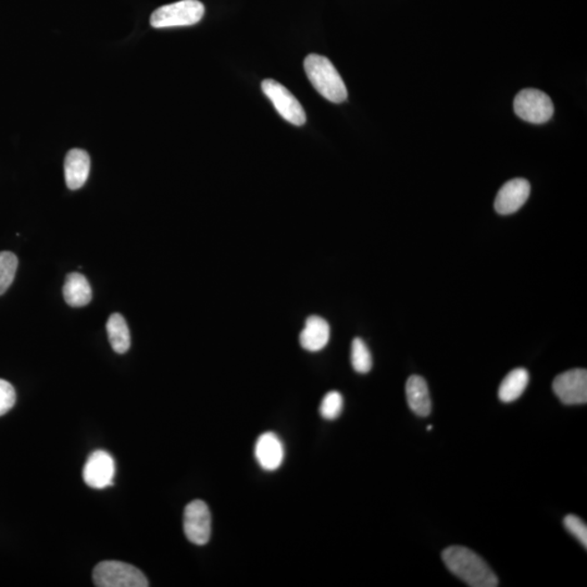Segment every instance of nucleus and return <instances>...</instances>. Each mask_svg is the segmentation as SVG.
Masks as SVG:
<instances>
[{
	"instance_id": "f257e3e1",
	"label": "nucleus",
	"mask_w": 587,
	"mask_h": 587,
	"mask_svg": "<svg viewBox=\"0 0 587 587\" xmlns=\"http://www.w3.org/2000/svg\"><path fill=\"white\" fill-rule=\"evenodd\" d=\"M441 559L451 574L473 587L499 586L498 576L474 551L464 546H450L441 554Z\"/></svg>"
},
{
	"instance_id": "f03ea898",
	"label": "nucleus",
	"mask_w": 587,
	"mask_h": 587,
	"mask_svg": "<svg viewBox=\"0 0 587 587\" xmlns=\"http://www.w3.org/2000/svg\"><path fill=\"white\" fill-rule=\"evenodd\" d=\"M304 68L310 83L329 102L340 104L348 99V88L343 79L328 58L309 55L305 59Z\"/></svg>"
},
{
	"instance_id": "7ed1b4c3",
	"label": "nucleus",
	"mask_w": 587,
	"mask_h": 587,
	"mask_svg": "<svg viewBox=\"0 0 587 587\" xmlns=\"http://www.w3.org/2000/svg\"><path fill=\"white\" fill-rule=\"evenodd\" d=\"M94 584L98 587H147V576L134 566L122 561H103L93 571Z\"/></svg>"
},
{
	"instance_id": "20e7f679",
	"label": "nucleus",
	"mask_w": 587,
	"mask_h": 587,
	"mask_svg": "<svg viewBox=\"0 0 587 587\" xmlns=\"http://www.w3.org/2000/svg\"><path fill=\"white\" fill-rule=\"evenodd\" d=\"M204 14L205 6L198 0H180L155 10L150 25L155 29L189 27L198 23Z\"/></svg>"
},
{
	"instance_id": "39448f33",
	"label": "nucleus",
	"mask_w": 587,
	"mask_h": 587,
	"mask_svg": "<svg viewBox=\"0 0 587 587\" xmlns=\"http://www.w3.org/2000/svg\"><path fill=\"white\" fill-rule=\"evenodd\" d=\"M515 113L526 122L541 124L549 122L554 114V104L541 90L526 88L516 95Z\"/></svg>"
},
{
	"instance_id": "423d86ee",
	"label": "nucleus",
	"mask_w": 587,
	"mask_h": 587,
	"mask_svg": "<svg viewBox=\"0 0 587 587\" xmlns=\"http://www.w3.org/2000/svg\"><path fill=\"white\" fill-rule=\"evenodd\" d=\"M261 88L286 122L298 127H302L306 123L307 117L302 105L282 84L268 79L261 83Z\"/></svg>"
},
{
	"instance_id": "0eeeda50",
	"label": "nucleus",
	"mask_w": 587,
	"mask_h": 587,
	"mask_svg": "<svg viewBox=\"0 0 587 587\" xmlns=\"http://www.w3.org/2000/svg\"><path fill=\"white\" fill-rule=\"evenodd\" d=\"M183 528L190 543L204 546L212 536V514L203 500H194L185 507Z\"/></svg>"
},
{
	"instance_id": "6e6552de",
	"label": "nucleus",
	"mask_w": 587,
	"mask_h": 587,
	"mask_svg": "<svg viewBox=\"0 0 587 587\" xmlns=\"http://www.w3.org/2000/svg\"><path fill=\"white\" fill-rule=\"evenodd\" d=\"M555 394L566 405H582L587 401V371L574 369L554 380Z\"/></svg>"
},
{
	"instance_id": "1a4fd4ad",
	"label": "nucleus",
	"mask_w": 587,
	"mask_h": 587,
	"mask_svg": "<svg viewBox=\"0 0 587 587\" xmlns=\"http://www.w3.org/2000/svg\"><path fill=\"white\" fill-rule=\"evenodd\" d=\"M115 464L113 456L104 450L90 454L83 469V479L89 488L106 489L113 485Z\"/></svg>"
},
{
	"instance_id": "9d476101",
	"label": "nucleus",
	"mask_w": 587,
	"mask_h": 587,
	"mask_svg": "<svg viewBox=\"0 0 587 587\" xmlns=\"http://www.w3.org/2000/svg\"><path fill=\"white\" fill-rule=\"evenodd\" d=\"M531 187L528 180L524 179H514L508 180L499 189L495 199V210L499 214H511L518 210L528 200Z\"/></svg>"
},
{
	"instance_id": "9b49d317",
	"label": "nucleus",
	"mask_w": 587,
	"mask_h": 587,
	"mask_svg": "<svg viewBox=\"0 0 587 587\" xmlns=\"http://www.w3.org/2000/svg\"><path fill=\"white\" fill-rule=\"evenodd\" d=\"M255 457L265 471L278 470L283 464L285 450L282 440L273 432L261 434L256 441Z\"/></svg>"
},
{
	"instance_id": "f8f14e48",
	"label": "nucleus",
	"mask_w": 587,
	"mask_h": 587,
	"mask_svg": "<svg viewBox=\"0 0 587 587\" xmlns=\"http://www.w3.org/2000/svg\"><path fill=\"white\" fill-rule=\"evenodd\" d=\"M90 170L89 155L85 150L72 149L64 160L65 183L70 189H81L88 179Z\"/></svg>"
},
{
	"instance_id": "ddd939ff",
	"label": "nucleus",
	"mask_w": 587,
	"mask_h": 587,
	"mask_svg": "<svg viewBox=\"0 0 587 587\" xmlns=\"http://www.w3.org/2000/svg\"><path fill=\"white\" fill-rule=\"evenodd\" d=\"M330 334L329 323L318 315H311L306 320L302 333L299 335L300 346L311 353H317L328 345Z\"/></svg>"
},
{
	"instance_id": "4468645a",
	"label": "nucleus",
	"mask_w": 587,
	"mask_h": 587,
	"mask_svg": "<svg viewBox=\"0 0 587 587\" xmlns=\"http://www.w3.org/2000/svg\"><path fill=\"white\" fill-rule=\"evenodd\" d=\"M408 406L416 415L428 416L432 410V403L429 393L428 384L423 376L413 375L406 384Z\"/></svg>"
},
{
	"instance_id": "2eb2a0df",
	"label": "nucleus",
	"mask_w": 587,
	"mask_h": 587,
	"mask_svg": "<svg viewBox=\"0 0 587 587\" xmlns=\"http://www.w3.org/2000/svg\"><path fill=\"white\" fill-rule=\"evenodd\" d=\"M92 288L87 278L81 273H70L63 285L65 303L71 307H84L92 300Z\"/></svg>"
},
{
	"instance_id": "dca6fc26",
	"label": "nucleus",
	"mask_w": 587,
	"mask_h": 587,
	"mask_svg": "<svg viewBox=\"0 0 587 587\" xmlns=\"http://www.w3.org/2000/svg\"><path fill=\"white\" fill-rule=\"evenodd\" d=\"M530 375L525 369H515L503 380L499 390V398L503 403H513L518 399L528 386Z\"/></svg>"
},
{
	"instance_id": "f3484780",
	"label": "nucleus",
	"mask_w": 587,
	"mask_h": 587,
	"mask_svg": "<svg viewBox=\"0 0 587 587\" xmlns=\"http://www.w3.org/2000/svg\"><path fill=\"white\" fill-rule=\"evenodd\" d=\"M109 342L117 354H125L130 349V334L127 321L120 314L110 315L107 321Z\"/></svg>"
},
{
	"instance_id": "a211bd4d",
	"label": "nucleus",
	"mask_w": 587,
	"mask_h": 587,
	"mask_svg": "<svg viewBox=\"0 0 587 587\" xmlns=\"http://www.w3.org/2000/svg\"><path fill=\"white\" fill-rule=\"evenodd\" d=\"M351 365L356 373L365 374L373 369V356L363 340L356 338L351 343Z\"/></svg>"
},
{
	"instance_id": "6ab92c4d",
	"label": "nucleus",
	"mask_w": 587,
	"mask_h": 587,
	"mask_svg": "<svg viewBox=\"0 0 587 587\" xmlns=\"http://www.w3.org/2000/svg\"><path fill=\"white\" fill-rule=\"evenodd\" d=\"M17 256L12 252L0 253V296L13 284L18 269Z\"/></svg>"
},
{
	"instance_id": "aec40b11",
	"label": "nucleus",
	"mask_w": 587,
	"mask_h": 587,
	"mask_svg": "<svg viewBox=\"0 0 587 587\" xmlns=\"http://www.w3.org/2000/svg\"><path fill=\"white\" fill-rule=\"evenodd\" d=\"M344 399L338 390L329 391L321 401L320 414L326 420H334L342 414Z\"/></svg>"
},
{
	"instance_id": "412c9836",
	"label": "nucleus",
	"mask_w": 587,
	"mask_h": 587,
	"mask_svg": "<svg viewBox=\"0 0 587 587\" xmlns=\"http://www.w3.org/2000/svg\"><path fill=\"white\" fill-rule=\"evenodd\" d=\"M17 394L12 384L0 379V416L6 415L16 405Z\"/></svg>"
},
{
	"instance_id": "4be33fe9",
	"label": "nucleus",
	"mask_w": 587,
	"mask_h": 587,
	"mask_svg": "<svg viewBox=\"0 0 587 587\" xmlns=\"http://www.w3.org/2000/svg\"><path fill=\"white\" fill-rule=\"evenodd\" d=\"M564 524L566 529L568 530L569 533L578 539L580 543L583 545L586 549L587 547V526L584 524V521H582L579 516L574 515L566 516Z\"/></svg>"
},
{
	"instance_id": "5701e85b",
	"label": "nucleus",
	"mask_w": 587,
	"mask_h": 587,
	"mask_svg": "<svg viewBox=\"0 0 587 587\" xmlns=\"http://www.w3.org/2000/svg\"><path fill=\"white\" fill-rule=\"evenodd\" d=\"M431 430H432V425L428 426V431H431Z\"/></svg>"
}]
</instances>
